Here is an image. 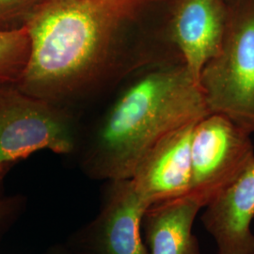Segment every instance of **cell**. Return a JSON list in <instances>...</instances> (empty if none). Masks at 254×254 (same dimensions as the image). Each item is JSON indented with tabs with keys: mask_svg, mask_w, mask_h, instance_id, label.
<instances>
[{
	"mask_svg": "<svg viewBox=\"0 0 254 254\" xmlns=\"http://www.w3.org/2000/svg\"><path fill=\"white\" fill-rule=\"evenodd\" d=\"M208 114L200 85L182 60L157 65L119 97L87 148L83 168L96 180L129 179L162 137Z\"/></svg>",
	"mask_w": 254,
	"mask_h": 254,
	"instance_id": "cell-2",
	"label": "cell"
},
{
	"mask_svg": "<svg viewBox=\"0 0 254 254\" xmlns=\"http://www.w3.org/2000/svg\"><path fill=\"white\" fill-rule=\"evenodd\" d=\"M27 197L5 196L0 199V242L27 211Z\"/></svg>",
	"mask_w": 254,
	"mask_h": 254,
	"instance_id": "cell-13",
	"label": "cell"
},
{
	"mask_svg": "<svg viewBox=\"0 0 254 254\" xmlns=\"http://www.w3.org/2000/svg\"><path fill=\"white\" fill-rule=\"evenodd\" d=\"M228 19V0H173L167 37L199 83L203 66L218 54Z\"/></svg>",
	"mask_w": 254,
	"mask_h": 254,
	"instance_id": "cell-7",
	"label": "cell"
},
{
	"mask_svg": "<svg viewBox=\"0 0 254 254\" xmlns=\"http://www.w3.org/2000/svg\"><path fill=\"white\" fill-rule=\"evenodd\" d=\"M210 113L223 114L254 133V0H228V19L218 54L200 72Z\"/></svg>",
	"mask_w": 254,
	"mask_h": 254,
	"instance_id": "cell-3",
	"label": "cell"
},
{
	"mask_svg": "<svg viewBox=\"0 0 254 254\" xmlns=\"http://www.w3.org/2000/svg\"><path fill=\"white\" fill-rule=\"evenodd\" d=\"M148 207L130 179L108 181L96 217L75 231L66 246L73 254H149L141 235Z\"/></svg>",
	"mask_w": 254,
	"mask_h": 254,
	"instance_id": "cell-6",
	"label": "cell"
},
{
	"mask_svg": "<svg viewBox=\"0 0 254 254\" xmlns=\"http://www.w3.org/2000/svg\"><path fill=\"white\" fill-rule=\"evenodd\" d=\"M201 209L188 194L149 206L142 218L149 254H201L193 233L195 218Z\"/></svg>",
	"mask_w": 254,
	"mask_h": 254,
	"instance_id": "cell-10",
	"label": "cell"
},
{
	"mask_svg": "<svg viewBox=\"0 0 254 254\" xmlns=\"http://www.w3.org/2000/svg\"><path fill=\"white\" fill-rule=\"evenodd\" d=\"M150 0H43L25 24L30 55L19 90L54 102L94 81L124 27Z\"/></svg>",
	"mask_w": 254,
	"mask_h": 254,
	"instance_id": "cell-1",
	"label": "cell"
},
{
	"mask_svg": "<svg viewBox=\"0 0 254 254\" xmlns=\"http://www.w3.org/2000/svg\"><path fill=\"white\" fill-rule=\"evenodd\" d=\"M42 254H73V252L66 245L51 246Z\"/></svg>",
	"mask_w": 254,
	"mask_h": 254,
	"instance_id": "cell-14",
	"label": "cell"
},
{
	"mask_svg": "<svg viewBox=\"0 0 254 254\" xmlns=\"http://www.w3.org/2000/svg\"><path fill=\"white\" fill-rule=\"evenodd\" d=\"M251 133L227 116L210 113L191 138V180L188 195L204 208L254 162Z\"/></svg>",
	"mask_w": 254,
	"mask_h": 254,
	"instance_id": "cell-5",
	"label": "cell"
},
{
	"mask_svg": "<svg viewBox=\"0 0 254 254\" xmlns=\"http://www.w3.org/2000/svg\"><path fill=\"white\" fill-rule=\"evenodd\" d=\"M43 0H0V30L24 27Z\"/></svg>",
	"mask_w": 254,
	"mask_h": 254,
	"instance_id": "cell-12",
	"label": "cell"
},
{
	"mask_svg": "<svg viewBox=\"0 0 254 254\" xmlns=\"http://www.w3.org/2000/svg\"><path fill=\"white\" fill-rule=\"evenodd\" d=\"M254 162L204 207L200 220L218 254H254Z\"/></svg>",
	"mask_w": 254,
	"mask_h": 254,
	"instance_id": "cell-9",
	"label": "cell"
},
{
	"mask_svg": "<svg viewBox=\"0 0 254 254\" xmlns=\"http://www.w3.org/2000/svg\"><path fill=\"white\" fill-rule=\"evenodd\" d=\"M30 39L27 27L0 30V86L16 85L27 68Z\"/></svg>",
	"mask_w": 254,
	"mask_h": 254,
	"instance_id": "cell-11",
	"label": "cell"
},
{
	"mask_svg": "<svg viewBox=\"0 0 254 254\" xmlns=\"http://www.w3.org/2000/svg\"><path fill=\"white\" fill-rule=\"evenodd\" d=\"M196 124L181 127L162 137L144 155L129 178L149 206L189 193L191 138Z\"/></svg>",
	"mask_w": 254,
	"mask_h": 254,
	"instance_id": "cell-8",
	"label": "cell"
},
{
	"mask_svg": "<svg viewBox=\"0 0 254 254\" xmlns=\"http://www.w3.org/2000/svg\"><path fill=\"white\" fill-rule=\"evenodd\" d=\"M77 139L69 119L53 102L31 96L15 85L0 86V199L9 170L38 151L73 154Z\"/></svg>",
	"mask_w": 254,
	"mask_h": 254,
	"instance_id": "cell-4",
	"label": "cell"
}]
</instances>
